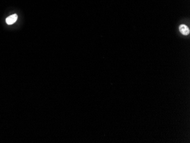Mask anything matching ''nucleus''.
<instances>
[{"label": "nucleus", "mask_w": 190, "mask_h": 143, "mask_svg": "<svg viewBox=\"0 0 190 143\" xmlns=\"http://www.w3.org/2000/svg\"><path fill=\"white\" fill-rule=\"evenodd\" d=\"M179 31L183 35H187L189 34V30L188 28L185 25H181L179 26Z\"/></svg>", "instance_id": "nucleus-2"}, {"label": "nucleus", "mask_w": 190, "mask_h": 143, "mask_svg": "<svg viewBox=\"0 0 190 143\" xmlns=\"http://www.w3.org/2000/svg\"><path fill=\"white\" fill-rule=\"evenodd\" d=\"M17 18H18V15L16 14L10 15L9 17L6 18V24L8 25H12L17 21Z\"/></svg>", "instance_id": "nucleus-1"}]
</instances>
